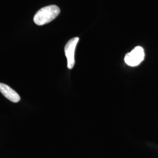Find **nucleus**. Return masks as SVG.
Masks as SVG:
<instances>
[{"mask_svg": "<svg viewBox=\"0 0 158 158\" xmlns=\"http://www.w3.org/2000/svg\"><path fill=\"white\" fill-rule=\"evenodd\" d=\"M145 57V52L141 46H136L129 53L125 55V63L131 67L138 66L143 60Z\"/></svg>", "mask_w": 158, "mask_h": 158, "instance_id": "2", "label": "nucleus"}, {"mask_svg": "<svg viewBox=\"0 0 158 158\" xmlns=\"http://www.w3.org/2000/svg\"><path fill=\"white\" fill-rule=\"evenodd\" d=\"M60 12V8L55 5L42 8L35 15L34 23L38 25H45L55 19L59 15Z\"/></svg>", "mask_w": 158, "mask_h": 158, "instance_id": "1", "label": "nucleus"}, {"mask_svg": "<svg viewBox=\"0 0 158 158\" xmlns=\"http://www.w3.org/2000/svg\"><path fill=\"white\" fill-rule=\"evenodd\" d=\"M79 40L78 37H74L69 40L64 47V53L68 60V68L69 69H73L74 66V53Z\"/></svg>", "mask_w": 158, "mask_h": 158, "instance_id": "3", "label": "nucleus"}, {"mask_svg": "<svg viewBox=\"0 0 158 158\" xmlns=\"http://www.w3.org/2000/svg\"><path fill=\"white\" fill-rule=\"evenodd\" d=\"M0 92L11 102L16 103L20 101V96L8 85L0 83Z\"/></svg>", "mask_w": 158, "mask_h": 158, "instance_id": "4", "label": "nucleus"}]
</instances>
